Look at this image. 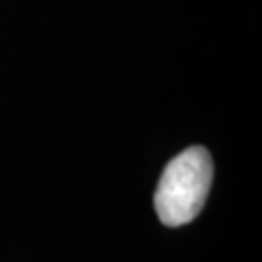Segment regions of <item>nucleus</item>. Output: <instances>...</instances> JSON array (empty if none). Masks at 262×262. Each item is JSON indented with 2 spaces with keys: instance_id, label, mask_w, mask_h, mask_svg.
Returning a JSON list of instances; mask_svg holds the SVG:
<instances>
[{
  "instance_id": "nucleus-1",
  "label": "nucleus",
  "mask_w": 262,
  "mask_h": 262,
  "mask_svg": "<svg viewBox=\"0 0 262 262\" xmlns=\"http://www.w3.org/2000/svg\"><path fill=\"white\" fill-rule=\"evenodd\" d=\"M214 164L206 146H188L164 166L155 188V212L166 227H182L203 210Z\"/></svg>"
}]
</instances>
